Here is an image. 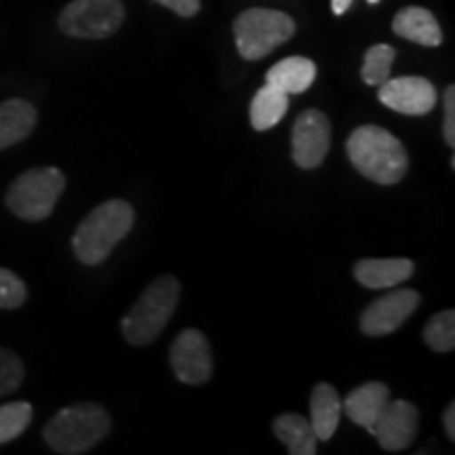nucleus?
<instances>
[{"label": "nucleus", "instance_id": "nucleus-7", "mask_svg": "<svg viewBox=\"0 0 455 455\" xmlns=\"http://www.w3.org/2000/svg\"><path fill=\"white\" fill-rule=\"evenodd\" d=\"M124 21V4L121 0H72L60 13V30L74 38L112 36Z\"/></svg>", "mask_w": 455, "mask_h": 455}, {"label": "nucleus", "instance_id": "nucleus-13", "mask_svg": "<svg viewBox=\"0 0 455 455\" xmlns=\"http://www.w3.org/2000/svg\"><path fill=\"white\" fill-rule=\"evenodd\" d=\"M390 401L388 386L382 382H369L358 386L341 401V413H346L356 426L373 432L379 413L384 411L386 403Z\"/></svg>", "mask_w": 455, "mask_h": 455}, {"label": "nucleus", "instance_id": "nucleus-16", "mask_svg": "<svg viewBox=\"0 0 455 455\" xmlns=\"http://www.w3.org/2000/svg\"><path fill=\"white\" fill-rule=\"evenodd\" d=\"M38 114L30 101L7 100L0 104V150L24 141L36 127Z\"/></svg>", "mask_w": 455, "mask_h": 455}, {"label": "nucleus", "instance_id": "nucleus-14", "mask_svg": "<svg viewBox=\"0 0 455 455\" xmlns=\"http://www.w3.org/2000/svg\"><path fill=\"white\" fill-rule=\"evenodd\" d=\"M415 272V264L407 258L361 259L355 266L356 281L367 289H388L409 281Z\"/></svg>", "mask_w": 455, "mask_h": 455}, {"label": "nucleus", "instance_id": "nucleus-17", "mask_svg": "<svg viewBox=\"0 0 455 455\" xmlns=\"http://www.w3.org/2000/svg\"><path fill=\"white\" fill-rule=\"evenodd\" d=\"M316 78V66L308 57H287V60L278 61L266 74V83L272 87L284 91L287 95L304 93L312 87Z\"/></svg>", "mask_w": 455, "mask_h": 455}, {"label": "nucleus", "instance_id": "nucleus-22", "mask_svg": "<svg viewBox=\"0 0 455 455\" xmlns=\"http://www.w3.org/2000/svg\"><path fill=\"white\" fill-rule=\"evenodd\" d=\"M424 341L436 352H451L455 348V312L443 310L432 316L424 329Z\"/></svg>", "mask_w": 455, "mask_h": 455}, {"label": "nucleus", "instance_id": "nucleus-24", "mask_svg": "<svg viewBox=\"0 0 455 455\" xmlns=\"http://www.w3.org/2000/svg\"><path fill=\"white\" fill-rule=\"evenodd\" d=\"M28 299L26 283L15 272L0 268V310H13Z\"/></svg>", "mask_w": 455, "mask_h": 455}, {"label": "nucleus", "instance_id": "nucleus-1", "mask_svg": "<svg viewBox=\"0 0 455 455\" xmlns=\"http://www.w3.org/2000/svg\"><path fill=\"white\" fill-rule=\"evenodd\" d=\"M350 163L363 178L379 186H395L407 175L409 156L401 140L378 124H363L346 141Z\"/></svg>", "mask_w": 455, "mask_h": 455}, {"label": "nucleus", "instance_id": "nucleus-27", "mask_svg": "<svg viewBox=\"0 0 455 455\" xmlns=\"http://www.w3.org/2000/svg\"><path fill=\"white\" fill-rule=\"evenodd\" d=\"M155 3L163 4V7L171 9L173 13H178L181 17L196 15L198 9H201V0H155Z\"/></svg>", "mask_w": 455, "mask_h": 455}, {"label": "nucleus", "instance_id": "nucleus-6", "mask_svg": "<svg viewBox=\"0 0 455 455\" xmlns=\"http://www.w3.org/2000/svg\"><path fill=\"white\" fill-rule=\"evenodd\" d=\"M295 34V21L283 11L247 9L236 17V49L243 60L255 61L270 55Z\"/></svg>", "mask_w": 455, "mask_h": 455}, {"label": "nucleus", "instance_id": "nucleus-11", "mask_svg": "<svg viewBox=\"0 0 455 455\" xmlns=\"http://www.w3.org/2000/svg\"><path fill=\"white\" fill-rule=\"evenodd\" d=\"M419 306V293L413 289H398L384 298L375 299L361 315V329L365 335L379 338V335L395 333Z\"/></svg>", "mask_w": 455, "mask_h": 455}, {"label": "nucleus", "instance_id": "nucleus-23", "mask_svg": "<svg viewBox=\"0 0 455 455\" xmlns=\"http://www.w3.org/2000/svg\"><path fill=\"white\" fill-rule=\"evenodd\" d=\"M34 409L30 403H9L0 405V445L17 439L32 422Z\"/></svg>", "mask_w": 455, "mask_h": 455}, {"label": "nucleus", "instance_id": "nucleus-5", "mask_svg": "<svg viewBox=\"0 0 455 455\" xmlns=\"http://www.w3.org/2000/svg\"><path fill=\"white\" fill-rule=\"evenodd\" d=\"M64 190L66 175L60 169H30L11 184L4 201L17 218L26 221H43L53 213Z\"/></svg>", "mask_w": 455, "mask_h": 455}, {"label": "nucleus", "instance_id": "nucleus-19", "mask_svg": "<svg viewBox=\"0 0 455 455\" xmlns=\"http://www.w3.org/2000/svg\"><path fill=\"white\" fill-rule=\"evenodd\" d=\"M276 439L287 445L291 455H315L316 453V435L312 430L310 419L299 413H283L272 424Z\"/></svg>", "mask_w": 455, "mask_h": 455}, {"label": "nucleus", "instance_id": "nucleus-10", "mask_svg": "<svg viewBox=\"0 0 455 455\" xmlns=\"http://www.w3.org/2000/svg\"><path fill=\"white\" fill-rule=\"evenodd\" d=\"M378 98L390 110L409 114V116H424L435 110L439 93L428 78L398 76L379 84Z\"/></svg>", "mask_w": 455, "mask_h": 455}, {"label": "nucleus", "instance_id": "nucleus-25", "mask_svg": "<svg viewBox=\"0 0 455 455\" xmlns=\"http://www.w3.org/2000/svg\"><path fill=\"white\" fill-rule=\"evenodd\" d=\"M24 382V363L7 348H0V396L11 395Z\"/></svg>", "mask_w": 455, "mask_h": 455}, {"label": "nucleus", "instance_id": "nucleus-4", "mask_svg": "<svg viewBox=\"0 0 455 455\" xmlns=\"http://www.w3.org/2000/svg\"><path fill=\"white\" fill-rule=\"evenodd\" d=\"M180 304V283L173 276H161L140 295L133 308L123 316V338L131 346H148L167 327Z\"/></svg>", "mask_w": 455, "mask_h": 455}, {"label": "nucleus", "instance_id": "nucleus-30", "mask_svg": "<svg viewBox=\"0 0 455 455\" xmlns=\"http://www.w3.org/2000/svg\"><path fill=\"white\" fill-rule=\"evenodd\" d=\"M367 3H369V4H375V3H379V0H367Z\"/></svg>", "mask_w": 455, "mask_h": 455}, {"label": "nucleus", "instance_id": "nucleus-2", "mask_svg": "<svg viewBox=\"0 0 455 455\" xmlns=\"http://www.w3.org/2000/svg\"><path fill=\"white\" fill-rule=\"evenodd\" d=\"M133 224L135 212L127 201L114 198V201L101 203L74 232V255L87 266L101 264L116 249V244L129 235Z\"/></svg>", "mask_w": 455, "mask_h": 455}, {"label": "nucleus", "instance_id": "nucleus-20", "mask_svg": "<svg viewBox=\"0 0 455 455\" xmlns=\"http://www.w3.org/2000/svg\"><path fill=\"white\" fill-rule=\"evenodd\" d=\"M289 110V95L266 83L251 101V124L255 131H268L283 121Z\"/></svg>", "mask_w": 455, "mask_h": 455}, {"label": "nucleus", "instance_id": "nucleus-21", "mask_svg": "<svg viewBox=\"0 0 455 455\" xmlns=\"http://www.w3.org/2000/svg\"><path fill=\"white\" fill-rule=\"evenodd\" d=\"M396 51L390 44H373L365 53V64H363L361 76L363 81L371 87H379L390 78V68L395 61Z\"/></svg>", "mask_w": 455, "mask_h": 455}, {"label": "nucleus", "instance_id": "nucleus-12", "mask_svg": "<svg viewBox=\"0 0 455 455\" xmlns=\"http://www.w3.org/2000/svg\"><path fill=\"white\" fill-rule=\"evenodd\" d=\"M418 424L419 413L413 403L396 398V401L386 403L371 435L386 451H405L407 447H411Z\"/></svg>", "mask_w": 455, "mask_h": 455}, {"label": "nucleus", "instance_id": "nucleus-15", "mask_svg": "<svg viewBox=\"0 0 455 455\" xmlns=\"http://www.w3.org/2000/svg\"><path fill=\"white\" fill-rule=\"evenodd\" d=\"M392 30L401 38L424 44V47H439L443 43V32L436 17L428 9L405 7L392 20Z\"/></svg>", "mask_w": 455, "mask_h": 455}, {"label": "nucleus", "instance_id": "nucleus-9", "mask_svg": "<svg viewBox=\"0 0 455 455\" xmlns=\"http://www.w3.org/2000/svg\"><path fill=\"white\" fill-rule=\"evenodd\" d=\"M331 148V124L321 110H304L291 131V155L299 169H316Z\"/></svg>", "mask_w": 455, "mask_h": 455}, {"label": "nucleus", "instance_id": "nucleus-28", "mask_svg": "<svg viewBox=\"0 0 455 455\" xmlns=\"http://www.w3.org/2000/svg\"><path fill=\"white\" fill-rule=\"evenodd\" d=\"M443 426H445L449 441H455V405L449 403V407L443 411Z\"/></svg>", "mask_w": 455, "mask_h": 455}, {"label": "nucleus", "instance_id": "nucleus-8", "mask_svg": "<svg viewBox=\"0 0 455 455\" xmlns=\"http://www.w3.org/2000/svg\"><path fill=\"white\" fill-rule=\"evenodd\" d=\"M171 369L181 384L201 386L213 375V355L209 339L198 329H184L169 352Z\"/></svg>", "mask_w": 455, "mask_h": 455}, {"label": "nucleus", "instance_id": "nucleus-3", "mask_svg": "<svg viewBox=\"0 0 455 455\" xmlns=\"http://www.w3.org/2000/svg\"><path fill=\"white\" fill-rule=\"evenodd\" d=\"M110 413L98 403H81L61 409L44 426L43 436L55 453L81 455L93 449L110 432Z\"/></svg>", "mask_w": 455, "mask_h": 455}, {"label": "nucleus", "instance_id": "nucleus-18", "mask_svg": "<svg viewBox=\"0 0 455 455\" xmlns=\"http://www.w3.org/2000/svg\"><path fill=\"white\" fill-rule=\"evenodd\" d=\"M310 426L318 441H329L341 419V396L329 384H316L310 395Z\"/></svg>", "mask_w": 455, "mask_h": 455}, {"label": "nucleus", "instance_id": "nucleus-29", "mask_svg": "<svg viewBox=\"0 0 455 455\" xmlns=\"http://www.w3.org/2000/svg\"><path fill=\"white\" fill-rule=\"evenodd\" d=\"M350 4H352V0H331V9L335 15H344L346 11L350 9Z\"/></svg>", "mask_w": 455, "mask_h": 455}, {"label": "nucleus", "instance_id": "nucleus-26", "mask_svg": "<svg viewBox=\"0 0 455 455\" xmlns=\"http://www.w3.org/2000/svg\"><path fill=\"white\" fill-rule=\"evenodd\" d=\"M443 138L447 146H455V87L445 89V123H443Z\"/></svg>", "mask_w": 455, "mask_h": 455}]
</instances>
